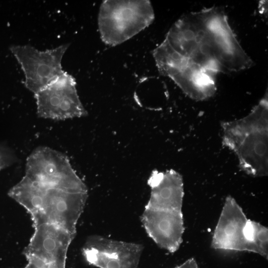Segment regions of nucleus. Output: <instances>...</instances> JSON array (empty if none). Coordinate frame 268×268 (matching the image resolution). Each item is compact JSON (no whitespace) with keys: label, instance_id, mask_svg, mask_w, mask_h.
Wrapping results in <instances>:
<instances>
[{"label":"nucleus","instance_id":"nucleus-4","mask_svg":"<svg viewBox=\"0 0 268 268\" xmlns=\"http://www.w3.org/2000/svg\"><path fill=\"white\" fill-rule=\"evenodd\" d=\"M152 55L159 73L171 78L190 98L201 101L215 93L217 74L178 53L165 39Z\"/></svg>","mask_w":268,"mask_h":268},{"label":"nucleus","instance_id":"nucleus-6","mask_svg":"<svg viewBox=\"0 0 268 268\" xmlns=\"http://www.w3.org/2000/svg\"><path fill=\"white\" fill-rule=\"evenodd\" d=\"M75 78L67 72L34 94L39 117L57 120L87 115L77 94Z\"/></svg>","mask_w":268,"mask_h":268},{"label":"nucleus","instance_id":"nucleus-8","mask_svg":"<svg viewBox=\"0 0 268 268\" xmlns=\"http://www.w3.org/2000/svg\"><path fill=\"white\" fill-rule=\"evenodd\" d=\"M246 215L235 200L227 197L213 234L211 246L214 249L251 252L245 229Z\"/></svg>","mask_w":268,"mask_h":268},{"label":"nucleus","instance_id":"nucleus-1","mask_svg":"<svg viewBox=\"0 0 268 268\" xmlns=\"http://www.w3.org/2000/svg\"><path fill=\"white\" fill-rule=\"evenodd\" d=\"M165 39L178 53L216 74L239 71L254 64L221 7L206 8L182 15Z\"/></svg>","mask_w":268,"mask_h":268},{"label":"nucleus","instance_id":"nucleus-9","mask_svg":"<svg viewBox=\"0 0 268 268\" xmlns=\"http://www.w3.org/2000/svg\"><path fill=\"white\" fill-rule=\"evenodd\" d=\"M141 221L147 235L157 246L171 253L179 249L184 232L182 211L145 207Z\"/></svg>","mask_w":268,"mask_h":268},{"label":"nucleus","instance_id":"nucleus-2","mask_svg":"<svg viewBox=\"0 0 268 268\" xmlns=\"http://www.w3.org/2000/svg\"><path fill=\"white\" fill-rule=\"evenodd\" d=\"M222 143L236 155L240 168L254 177L268 171V94L246 116L223 122Z\"/></svg>","mask_w":268,"mask_h":268},{"label":"nucleus","instance_id":"nucleus-7","mask_svg":"<svg viewBox=\"0 0 268 268\" xmlns=\"http://www.w3.org/2000/svg\"><path fill=\"white\" fill-rule=\"evenodd\" d=\"M142 251L139 244L95 235L87 240L83 254L90 264L100 268H137Z\"/></svg>","mask_w":268,"mask_h":268},{"label":"nucleus","instance_id":"nucleus-13","mask_svg":"<svg viewBox=\"0 0 268 268\" xmlns=\"http://www.w3.org/2000/svg\"><path fill=\"white\" fill-rule=\"evenodd\" d=\"M175 268H199V267L196 260L194 258H191Z\"/></svg>","mask_w":268,"mask_h":268},{"label":"nucleus","instance_id":"nucleus-3","mask_svg":"<svg viewBox=\"0 0 268 268\" xmlns=\"http://www.w3.org/2000/svg\"><path fill=\"white\" fill-rule=\"evenodd\" d=\"M149 0H103L98 24L102 41L115 46L149 26L154 19Z\"/></svg>","mask_w":268,"mask_h":268},{"label":"nucleus","instance_id":"nucleus-14","mask_svg":"<svg viewBox=\"0 0 268 268\" xmlns=\"http://www.w3.org/2000/svg\"><path fill=\"white\" fill-rule=\"evenodd\" d=\"M25 254H29V253H25ZM39 255H40V254H39ZM49 256H50V255H49Z\"/></svg>","mask_w":268,"mask_h":268},{"label":"nucleus","instance_id":"nucleus-5","mask_svg":"<svg viewBox=\"0 0 268 268\" xmlns=\"http://www.w3.org/2000/svg\"><path fill=\"white\" fill-rule=\"evenodd\" d=\"M69 46L40 51L29 45H14L10 50L23 71L25 86L34 94L62 75L63 57Z\"/></svg>","mask_w":268,"mask_h":268},{"label":"nucleus","instance_id":"nucleus-10","mask_svg":"<svg viewBox=\"0 0 268 268\" xmlns=\"http://www.w3.org/2000/svg\"><path fill=\"white\" fill-rule=\"evenodd\" d=\"M147 184L150 193L145 207L182 211L184 191L183 178L180 173L173 169L163 172L154 170Z\"/></svg>","mask_w":268,"mask_h":268},{"label":"nucleus","instance_id":"nucleus-11","mask_svg":"<svg viewBox=\"0 0 268 268\" xmlns=\"http://www.w3.org/2000/svg\"><path fill=\"white\" fill-rule=\"evenodd\" d=\"M245 233L251 248V252L260 255L268 259V228L256 221L248 220Z\"/></svg>","mask_w":268,"mask_h":268},{"label":"nucleus","instance_id":"nucleus-12","mask_svg":"<svg viewBox=\"0 0 268 268\" xmlns=\"http://www.w3.org/2000/svg\"><path fill=\"white\" fill-rule=\"evenodd\" d=\"M26 255L28 262L24 268H65L66 258Z\"/></svg>","mask_w":268,"mask_h":268}]
</instances>
